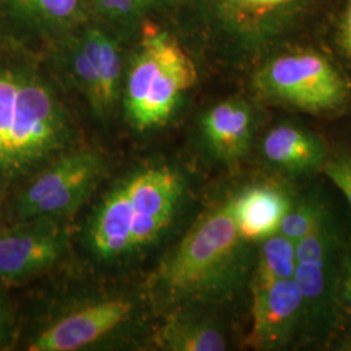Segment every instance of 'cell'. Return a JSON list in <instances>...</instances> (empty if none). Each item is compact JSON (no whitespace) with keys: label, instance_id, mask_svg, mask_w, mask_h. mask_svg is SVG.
Here are the masks:
<instances>
[{"label":"cell","instance_id":"cell-10","mask_svg":"<svg viewBox=\"0 0 351 351\" xmlns=\"http://www.w3.org/2000/svg\"><path fill=\"white\" fill-rule=\"evenodd\" d=\"M342 250L311 262H297L294 280L302 294V320L308 330L322 333L332 324L339 300Z\"/></svg>","mask_w":351,"mask_h":351},{"label":"cell","instance_id":"cell-2","mask_svg":"<svg viewBox=\"0 0 351 351\" xmlns=\"http://www.w3.org/2000/svg\"><path fill=\"white\" fill-rule=\"evenodd\" d=\"M185 181L167 164L137 169L103 197L86 228L91 256L101 264L138 258L175 226L185 201Z\"/></svg>","mask_w":351,"mask_h":351},{"label":"cell","instance_id":"cell-7","mask_svg":"<svg viewBox=\"0 0 351 351\" xmlns=\"http://www.w3.org/2000/svg\"><path fill=\"white\" fill-rule=\"evenodd\" d=\"M258 84L267 94L308 112L336 110L348 97L343 78L314 52L277 58L261 72Z\"/></svg>","mask_w":351,"mask_h":351},{"label":"cell","instance_id":"cell-21","mask_svg":"<svg viewBox=\"0 0 351 351\" xmlns=\"http://www.w3.org/2000/svg\"><path fill=\"white\" fill-rule=\"evenodd\" d=\"M14 335V319L8 297L0 287V349L11 343Z\"/></svg>","mask_w":351,"mask_h":351},{"label":"cell","instance_id":"cell-8","mask_svg":"<svg viewBox=\"0 0 351 351\" xmlns=\"http://www.w3.org/2000/svg\"><path fill=\"white\" fill-rule=\"evenodd\" d=\"M60 219H33L0 228V287L19 285L59 263L68 250Z\"/></svg>","mask_w":351,"mask_h":351},{"label":"cell","instance_id":"cell-18","mask_svg":"<svg viewBox=\"0 0 351 351\" xmlns=\"http://www.w3.org/2000/svg\"><path fill=\"white\" fill-rule=\"evenodd\" d=\"M26 11L52 20H65L75 14L78 0H16Z\"/></svg>","mask_w":351,"mask_h":351},{"label":"cell","instance_id":"cell-6","mask_svg":"<svg viewBox=\"0 0 351 351\" xmlns=\"http://www.w3.org/2000/svg\"><path fill=\"white\" fill-rule=\"evenodd\" d=\"M138 303L126 294H110L77 304L43 326L27 345L32 351H81L120 336L136 319Z\"/></svg>","mask_w":351,"mask_h":351},{"label":"cell","instance_id":"cell-23","mask_svg":"<svg viewBox=\"0 0 351 351\" xmlns=\"http://www.w3.org/2000/svg\"><path fill=\"white\" fill-rule=\"evenodd\" d=\"M101 5L113 13H130L145 5L149 0H99Z\"/></svg>","mask_w":351,"mask_h":351},{"label":"cell","instance_id":"cell-3","mask_svg":"<svg viewBox=\"0 0 351 351\" xmlns=\"http://www.w3.org/2000/svg\"><path fill=\"white\" fill-rule=\"evenodd\" d=\"M250 267L247 242L226 203L189 230L156 269L151 290L172 310L223 301L239 290Z\"/></svg>","mask_w":351,"mask_h":351},{"label":"cell","instance_id":"cell-24","mask_svg":"<svg viewBox=\"0 0 351 351\" xmlns=\"http://www.w3.org/2000/svg\"><path fill=\"white\" fill-rule=\"evenodd\" d=\"M343 40H345V46L351 53V0L346 8L345 20H343Z\"/></svg>","mask_w":351,"mask_h":351},{"label":"cell","instance_id":"cell-20","mask_svg":"<svg viewBox=\"0 0 351 351\" xmlns=\"http://www.w3.org/2000/svg\"><path fill=\"white\" fill-rule=\"evenodd\" d=\"M226 7L245 13H261L289 5L297 0H221Z\"/></svg>","mask_w":351,"mask_h":351},{"label":"cell","instance_id":"cell-17","mask_svg":"<svg viewBox=\"0 0 351 351\" xmlns=\"http://www.w3.org/2000/svg\"><path fill=\"white\" fill-rule=\"evenodd\" d=\"M326 215V211L320 203L315 201L302 202L295 207H290L277 233L297 243L300 239L307 236Z\"/></svg>","mask_w":351,"mask_h":351},{"label":"cell","instance_id":"cell-13","mask_svg":"<svg viewBox=\"0 0 351 351\" xmlns=\"http://www.w3.org/2000/svg\"><path fill=\"white\" fill-rule=\"evenodd\" d=\"M155 345L162 350L223 351L226 339L213 320L193 313L191 307H180L158 330Z\"/></svg>","mask_w":351,"mask_h":351},{"label":"cell","instance_id":"cell-16","mask_svg":"<svg viewBox=\"0 0 351 351\" xmlns=\"http://www.w3.org/2000/svg\"><path fill=\"white\" fill-rule=\"evenodd\" d=\"M295 268V243L276 233L264 239L252 278V288H262L280 280L294 278Z\"/></svg>","mask_w":351,"mask_h":351},{"label":"cell","instance_id":"cell-11","mask_svg":"<svg viewBox=\"0 0 351 351\" xmlns=\"http://www.w3.org/2000/svg\"><path fill=\"white\" fill-rule=\"evenodd\" d=\"M241 239L256 242L276 234L291 203L281 189L258 185L228 202Z\"/></svg>","mask_w":351,"mask_h":351},{"label":"cell","instance_id":"cell-14","mask_svg":"<svg viewBox=\"0 0 351 351\" xmlns=\"http://www.w3.org/2000/svg\"><path fill=\"white\" fill-rule=\"evenodd\" d=\"M263 152L269 162L290 171L313 169L323 163L326 156L319 139L290 125L271 130L264 138Z\"/></svg>","mask_w":351,"mask_h":351},{"label":"cell","instance_id":"cell-19","mask_svg":"<svg viewBox=\"0 0 351 351\" xmlns=\"http://www.w3.org/2000/svg\"><path fill=\"white\" fill-rule=\"evenodd\" d=\"M326 175L342 191L351 207V159H339L324 165Z\"/></svg>","mask_w":351,"mask_h":351},{"label":"cell","instance_id":"cell-1","mask_svg":"<svg viewBox=\"0 0 351 351\" xmlns=\"http://www.w3.org/2000/svg\"><path fill=\"white\" fill-rule=\"evenodd\" d=\"M75 143L50 85L24 64L0 60V210Z\"/></svg>","mask_w":351,"mask_h":351},{"label":"cell","instance_id":"cell-15","mask_svg":"<svg viewBox=\"0 0 351 351\" xmlns=\"http://www.w3.org/2000/svg\"><path fill=\"white\" fill-rule=\"evenodd\" d=\"M81 50L88 58L97 80V101L94 108L98 113L107 112L112 108L117 97L121 69L119 50L114 42L98 30L86 34Z\"/></svg>","mask_w":351,"mask_h":351},{"label":"cell","instance_id":"cell-22","mask_svg":"<svg viewBox=\"0 0 351 351\" xmlns=\"http://www.w3.org/2000/svg\"><path fill=\"white\" fill-rule=\"evenodd\" d=\"M339 298L351 313V255L343 256L339 280Z\"/></svg>","mask_w":351,"mask_h":351},{"label":"cell","instance_id":"cell-4","mask_svg":"<svg viewBox=\"0 0 351 351\" xmlns=\"http://www.w3.org/2000/svg\"><path fill=\"white\" fill-rule=\"evenodd\" d=\"M195 82V65L178 43L165 33L150 34L128 75L125 110L130 123L138 130L163 125Z\"/></svg>","mask_w":351,"mask_h":351},{"label":"cell","instance_id":"cell-5","mask_svg":"<svg viewBox=\"0 0 351 351\" xmlns=\"http://www.w3.org/2000/svg\"><path fill=\"white\" fill-rule=\"evenodd\" d=\"M104 172L106 160L99 151L75 147L32 178L3 211L10 223L45 217L65 220L91 197Z\"/></svg>","mask_w":351,"mask_h":351},{"label":"cell","instance_id":"cell-9","mask_svg":"<svg viewBox=\"0 0 351 351\" xmlns=\"http://www.w3.org/2000/svg\"><path fill=\"white\" fill-rule=\"evenodd\" d=\"M302 320V294L294 278L252 288V324L249 343L272 350L284 346Z\"/></svg>","mask_w":351,"mask_h":351},{"label":"cell","instance_id":"cell-12","mask_svg":"<svg viewBox=\"0 0 351 351\" xmlns=\"http://www.w3.org/2000/svg\"><path fill=\"white\" fill-rule=\"evenodd\" d=\"M202 130L206 143L217 158L236 160L246 152L250 143V110L242 101H223L206 113Z\"/></svg>","mask_w":351,"mask_h":351}]
</instances>
